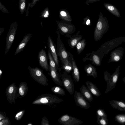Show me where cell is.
Returning <instances> with one entry per match:
<instances>
[{"mask_svg":"<svg viewBox=\"0 0 125 125\" xmlns=\"http://www.w3.org/2000/svg\"><path fill=\"white\" fill-rule=\"evenodd\" d=\"M25 7V3L24 2H22L21 6V10H23L24 9Z\"/></svg>","mask_w":125,"mask_h":125,"instance_id":"60d3db41","label":"cell"},{"mask_svg":"<svg viewBox=\"0 0 125 125\" xmlns=\"http://www.w3.org/2000/svg\"><path fill=\"white\" fill-rule=\"evenodd\" d=\"M57 35L56 40V51L58 56L62 63L68 59L69 55L60 37V33L58 30L56 31Z\"/></svg>","mask_w":125,"mask_h":125,"instance_id":"52a82bcc","label":"cell"},{"mask_svg":"<svg viewBox=\"0 0 125 125\" xmlns=\"http://www.w3.org/2000/svg\"><path fill=\"white\" fill-rule=\"evenodd\" d=\"M63 101L62 99L55 95L50 94H45L38 96L32 104H34L50 105L60 103Z\"/></svg>","mask_w":125,"mask_h":125,"instance_id":"7a4b0ae2","label":"cell"},{"mask_svg":"<svg viewBox=\"0 0 125 125\" xmlns=\"http://www.w3.org/2000/svg\"><path fill=\"white\" fill-rule=\"evenodd\" d=\"M6 117V115H4L1 113L0 114V121Z\"/></svg>","mask_w":125,"mask_h":125,"instance_id":"ab89813d","label":"cell"},{"mask_svg":"<svg viewBox=\"0 0 125 125\" xmlns=\"http://www.w3.org/2000/svg\"><path fill=\"white\" fill-rule=\"evenodd\" d=\"M0 125H10V122L9 119L7 117L0 121Z\"/></svg>","mask_w":125,"mask_h":125,"instance_id":"d590c367","label":"cell"},{"mask_svg":"<svg viewBox=\"0 0 125 125\" xmlns=\"http://www.w3.org/2000/svg\"><path fill=\"white\" fill-rule=\"evenodd\" d=\"M42 125H49L48 119L46 117H44L42 119L41 122Z\"/></svg>","mask_w":125,"mask_h":125,"instance_id":"74e56055","label":"cell"},{"mask_svg":"<svg viewBox=\"0 0 125 125\" xmlns=\"http://www.w3.org/2000/svg\"><path fill=\"white\" fill-rule=\"evenodd\" d=\"M60 123L63 125H78L83 122L76 118L67 114L63 115L58 120Z\"/></svg>","mask_w":125,"mask_h":125,"instance_id":"4fadbf2b","label":"cell"},{"mask_svg":"<svg viewBox=\"0 0 125 125\" xmlns=\"http://www.w3.org/2000/svg\"><path fill=\"white\" fill-rule=\"evenodd\" d=\"M38 59L39 64L42 68L46 71H49V65L48 62V57L44 49H42L39 52Z\"/></svg>","mask_w":125,"mask_h":125,"instance_id":"9a60e30c","label":"cell"},{"mask_svg":"<svg viewBox=\"0 0 125 125\" xmlns=\"http://www.w3.org/2000/svg\"><path fill=\"white\" fill-rule=\"evenodd\" d=\"M32 124L31 123H29L27 125H32Z\"/></svg>","mask_w":125,"mask_h":125,"instance_id":"bcb514c9","label":"cell"},{"mask_svg":"<svg viewBox=\"0 0 125 125\" xmlns=\"http://www.w3.org/2000/svg\"><path fill=\"white\" fill-rule=\"evenodd\" d=\"M120 66H118L111 75H110V73L107 71L104 72V77L107 83L106 88L105 92V94L112 90L115 87L120 75Z\"/></svg>","mask_w":125,"mask_h":125,"instance_id":"3957f363","label":"cell"},{"mask_svg":"<svg viewBox=\"0 0 125 125\" xmlns=\"http://www.w3.org/2000/svg\"><path fill=\"white\" fill-rule=\"evenodd\" d=\"M6 94L8 102L10 104H15L18 96V88L16 84L13 83L10 84L7 88Z\"/></svg>","mask_w":125,"mask_h":125,"instance_id":"9c48e42d","label":"cell"},{"mask_svg":"<svg viewBox=\"0 0 125 125\" xmlns=\"http://www.w3.org/2000/svg\"><path fill=\"white\" fill-rule=\"evenodd\" d=\"M123 81L124 82L125 84V76L123 78Z\"/></svg>","mask_w":125,"mask_h":125,"instance_id":"f6af8a7d","label":"cell"},{"mask_svg":"<svg viewBox=\"0 0 125 125\" xmlns=\"http://www.w3.org/2000/svg\"><path fill=\"white\" fill-rule=\"evenodd\" d=\"M104 55L103 52L98 50L95 51H93L87 54L85 57L83 59V61L90 60L92 61V64L100 66L102 60Z\"/></svg>","mask_w":125,"mask_h":125,"instance_id":"ba28073f","label":"cell"},{"mask_svg":"<svg viewBox=\"0 0 125 125\" xmlns=\"http://www.w3.org/2000/svg\"><path fill=\"white\" fill-rule=\"evenodd\" d=\"M104 6L109 12L115 16L120 18V12L118 9L114 5L108 3H105Z\"/></svg>","mask_w":125,"mask_h":125,"instance_id":"484cf974","label":"cell"},{"mask_svg":"<svg viewBox=\"0 0 125 125\" xmlns=\"http://www.w3.org/2000/svg\"><path fill=\"white\" fill-rule=\"evenodd\" d=\"M85 83L87 88L94 95L97 97L101 95V93L99 90L94 84L89 81L86 82Z\"/></svg>","mask_w":125,"mask_h":125,"instance_id":"d4e9b609","label":"cell"},{"mask_svg":"<svg viewBox=\"0 0 125 125\" xmlns=\"http://www.w3.org/2000/svg\"><path fill=\"white\" fill-rule=\"evenodd\" d=\"M111 106L113 108L125 112V102L122 101L112 100L110 101Z\"/></svg>","mask_w":125,"mask_h":125,"instance_id":"44dd1931","label":"cell"},{"mask_svg":"<svg viewBox=\"0 0 125 125\" xmlns=\"http://www.w3.org/2000/svg\"><path fill=\"white\" fill-rule=\"evenodd\" d=\"M96 115L99 116L107 118V115L104 110L102 109H98L96 111Z\"/></svg>","mask_w":125,"mask_h":125,"instance_id":"836d02e7","label":"cell"},{"mask_svg":"<svg viewBox=\"0 0 125 125\" xmlns=\"http://www.w3.org/2000/svg\"><path fill=\"white\" fill-rule=\"evenodd\" d=\"M48 57L49 60V65L54 69L57 70L55 62L49 50L48 52Z\"/></svg>","mask_w":125,"mask_h":125,"instance_id":"d6a6232c","label":"cell"},{"mask_svg":"<svg viewBox=\"0 0 125 125\" xmlns=\"http://www.w3.org/2000/svg\"><path fill=\"white\" fill-rule=\"evenodd\" d=\"M73 65L72 75L73 80L76 82H78L80 80L79 72L73 56L72 57Z\"/></svg>","mask_w":125,"mask_h":125,"instance_id":"4316f807","label":"cell"},{"mask_svg":"<svg viewBox=\"0 0 125 125\" xmlns=\"http://www.w3.org/2000/svg\"><path fill=\"white\" fill-rule=\"evenodd\" d=\"M84 69L88 76H92L94 78L97 77V71L93 65L91 64H89L84 66Z\"/></svg>","mask_w":125,"mask_h":125,"instance_id":"603a6c76","label":"cell"},{"mask_svg":"<svg viewBox=\"0 0 125 125\" xmlns=\"http://www.w3.org/2000/svg\"><path fill=\"white\" fill-rule=\"evenodd\" d=\"M83 24L87 26H90L91 25V21L90 17L87 16L83 19Z\"/></svg>","mask_w":125,"mask_h":125,"instance_id":"8d00e7d4","label":"cell"},{"mask_svg":"<svg viewBox=\"0 0 125 125\" xmlns=\"http://www.w3.org/2000/svg\"><path fill=\"white\" fill-rule=\"evenodd\" d=\"M58 30L62 35H65L68 38L71 36V34L73 33L76 30L75 26L70 21L62 20L57 21Z\"/></svg>","mask_w":125,"mask_h":125,"instance_id":"8992f818","label":"cell"},{"mask_svg":"<svg viewBox=\"0 0 125 125\" xmlns=\"http://www.w3.org/2000/svg\"><path fill=\"white\" fill-rule=\"evenodd\" d=\"M48 40L47 46L55 62L57 70L59 71L61 77L62 75L61 73V69L60 67L55 44L50 36H48Z\"/></svg>","mask_w":125,"mask_h":125,"instance_id":"7c38bea8","label":"cell"},{"mask_svg":"<svg viewBox=\"0 0 125 125\" xmlns=\"http://www.w3.org/2000/svg\"><path fill=\"white\" fill-rule=\"evenodd\" d=\"M4 29L0 28V36L1 35L2 33L4 31Z\"/></svg>","mask_w":125,"mask_h":125,"instance_id":"b9f144b4","label":"cell"},{"mask_svg":"<svg viewBox=\"0 0 125 125\" xmlns=\"http://www.w3.org/2000/svg\"><path fill=\"white\" fill-rule=\"evenodd\" d=\"M59 16L62 20L70 22L72 21L70 13L66 9H63L59 11Z\"/></svg>","mask_w":125,"mask_h":125,"instance_id":"83f0119b","label":"cell"},{"mask_svg":"<svg viewBox=\"0 0 125 125\" xmlns=\"http://www.w3.org/2000/svg\"><path fill=\"white\" fill-rule=\"evenodd\" d=\"M49 14L48 12V11H46V13L44 15V16L45 18H47L49 16Z\"/></svg>","mask_w":125,"mask_h":125,"instance_id":"7bdbcfd3","label":"cell"},{"mask_svg":"<svg viewBox=\"0 0 125 125\" xmlns=\"http://www.w3.org/2000/svg\"><path fill=\"white\" fill-rule=\"evenodd\" d=\"M124 53V49L123 47H120L116 48L111 53L108 63L118 62L123 58Z\"/></svg>","mask_w":125,"mask_h":125,"instance_id":"2e32d148","label":"cell"},{"mask_svg":"<svg viewBox=\"0 0 125 125\" xmlns=\"http://www.w3.org/2000/svg\"><path fill=\"white\" fill-rule=\"evenodd\" d=\"M97 120L98 124L100 125H107L108 123L107 118L99 116L96 115Z\"/></svg>","mask_w":125,"mask_h":125,"instance_id":"1f68e13d","label":"cell"},{"mask_svg":"<svg viewBox=\"0 0 125 125\" xmlns=\"http://www.w3.org/2000/svg\"><path fill=\"white\" fill-rule=\"evenodd\" d=\"M25 112V111L24 110H21L18 112L15 116L16 120L18 121L20 120L23 115Z\"/></svg>","mask_w":125,"mask_h":125,"instance_id":"e575fe53","label":"cell"},{"mask_svg":"<svg viewBox=\"0 0 125 125\" xmlns=\"http://www.w3.org/2000/svg\"><path fill=\"white\" fill-rule=\"evenodd\" d=\"M2 71L0 69V78L1 79L2 77Z\"/></svg>","mask_w":125,"mask_h":125,"instance_id":"ee69618b","label":"cell"},{"mask_svg":"<svg viewBox=\"0 0 125 125\" xmlns=\"http://www.w3.org/2000/svg\"><path fill=\"white\" fill-rule=\"evenodd\" d=\"M109 28L108 21L106 17L100 12L94 33V38L97 41L100 40Z\"/></svg>","mask_w":125,"mask_h":125,"instance_id":"6da1fadb","label":"cell"},{"mask_svg":"<svg viewBox=\"0 0 125 125\" xmlns=\"http://www.w3.org/2000/svg\"><path fill=\"white\" fill-rule=\"evenodd\" d=\"M32 37L31 33H28L25 35L17 47L14 55H16L22 51Z\"/></svg>","mask_w":125,"mask_h":125,"instance_id":"e0dca14e","label":"cell"},{"mask_svg":"<svg viewBox=\"0 0 125 125\" xmlns=\"http://www.w3.org/2000/svg\"><path fill=\"white\" fill-rule=\"evenodd\" d=\"M51 90L54 93L61 96H63L65 94L64 90L59 86H53L52 87Z\"/></svg>","mask_w":125,"mask_h":125,"instance_id":"f546056e","label":"cell"},{"mask_svg":"<svg viewBox=\"0 0 125 125\" xmlns=\"http://www.w3.org/2000/svg\"><path fill=\"white\" fill-rule=\"evenodd\" d=\"M74 97L76 105L81 108L86 109L90 107L89 103L82 95L81 93L75 91Z\"/></svg>","mask_w":125,"mask_h":125,"instance_id":"5bb4252c","label":"cell"},{"mask_svg":"<svg viewBox=\"0 0 125 125\" xmlns=\"http://www.w3.org/2000/svg\"><path fill=\"white\" fill-rule=\"evenodd\" d=\"M115 118L118 123L123 125H125V114H118L115 116Z\"/></svg>","mask_w":125,"mask_h":125,"instance_id":"4dcf8cb0","label":"cell"},{"mask_svg":"<svg viewBox=\"0 0 125 125\" xmlns=\"http://www.w3.org/2000/svg\"><path fill=\"white\" fill-rule=\"evenodd\" d=\"M81 93L88 101L91 102L93 100L92 95L88 88L84 85H83L80 88Z\"/></svg>","mask_w":125,"mask_h":125,"instance_id":"cb8c5ba5","label":"cell"},{"mask_svg":"<svg viewBox=\"0 0 125 125\" xmlns=\"http://www.w3.org/2000/svg\"><path fill=\"white\" fill-rule=\"evenodd\" d=\"M79 31L76 34L70 37L68 41L69 46L72 48H73L76 46L78 43L83 38V36L79 34Z\"/></svg>","mask_w":125,"mask_h":125,"instance_id":"d6986e66","label":"cell"},{"mask_svg":"<svg viewBox=\"0 0 125 125\" xmlns=\"http://www.w3.org/2000/svg\"><path fill=\"white\" fill-rule=\"evenodd\" d=\"M17 28V27L16 25H13L10 27L9 30L6 38L5 54L8 52L14 42Z\"/></svg>","mask_w":125,"mask_h":125,"instance_id":"8fae6325","label":"cell"},{"mask_svg":"<svg viewBox=\"0 0 125 125\" xmlns=\"http://www.w3.org/2000/svg\"><path fill=\"white\" fill-rule=\"evenodd\" d=\"M61 77L64 87L70 94H73L74 92V84L70 75L64 71Z\"/></svg>","mask_w":125,"mask_h":125,"instance_id":"30bf717a","label":"cell"},{"mask_svg":"<svg viewBox=\"0 0 125 125\" xmlns=\"http://www.w3.org/2000/svg\"><path fill=\"white\" fill-rule=\"evenodd\" d=\"M100 0H86L85 3L86 4L88 5L89 3L95 2Z\"/></svg>","mask_w":125,"mask_h":125,"instance_id":"f35d334b","label":"cell"},{"mask_svg":"<svg viewBox=\"0 0 125 125\" xmlns=\"http://www.w3.org/2000/svg\"><path fill=\"white\" fill-rule=\"evenodd\" d=\"M67 52L69 55L68 59L62 63V68L68 73H69L73 70L72 57L73 56L70 52Z\"/></svg>","mask_w":125,"mask_h":125,"instance_id":"ffe728a7","label":"cell"},{"mask_svg":"<svg viewBox=\"0 0 125 125\" xmlns=\"http://www.w3.org/2000/svg\"><path fill=\"white\" fill-rule=\"evenodd\" d=\"M29 73L32 78L40 84L44 86L48 85V80L42 70L38 67L32 68L28 66Z\"/></svg>","mask_w":125,"mask_h":125,"instance_id":"5b68a950","label":"cell"},{"mask_svg":"<svg viewBox=\"0 0 125 125\" xmlns=\"http://www.w3.org/2000/svg\"><path fill=\"white\" fill-rule=\"evenodd\" d=\"M49 70L50 75L53 81L59 86L62 85V82L61 80L60 75L57 71L49 65Z\"/></svg>","mask_w":125,"mask_h":125,"instance_id":"ac0fdd59","label":"cell"},{"mask_svg":"<svg viewBox=\"0 0 125 125\" xmlns=\"http://www.w3.org/2000/svg\"><path fill=\"white\" fill-rule=\"evenodd\" d=\"M18 88V97L22 98L25 96L28 91V87L27 83L24 82H21Z\"/></svg>","mask_w":125,"mask_h":125,"instance_id":"7402d4cb","label":"cell"},{"mask_svg":"<svg viewBox=\"0 0 125 125\" xmlns=\"http://www.w3.org/2000/svg\"><path fill=\"white\" fill-rule=\"evenodd\" d=\"M125 42V37L121 36L105 42L100 46L98 50L104 54H108L111 50Z\"/></svg>","mask_w":125,"mask_h":125,"instance_id":"277c9868","label":"cell"},{"mask_svg":"<svg viewBox=\"0 0 125 125\" xmlns=\"http://www.w3.org/2000/svg\"><path fill=\"white\" fill-rule=\"evenodd\" d=\"M86 44V40L84 39L81 40L78 43L76 46L78 54H80L83 51L85 47Z\"/></svg>","mask_w":125,"mask_h":125,"instance_id":"f1b7e54d","label":"cell"}]
</instances>
